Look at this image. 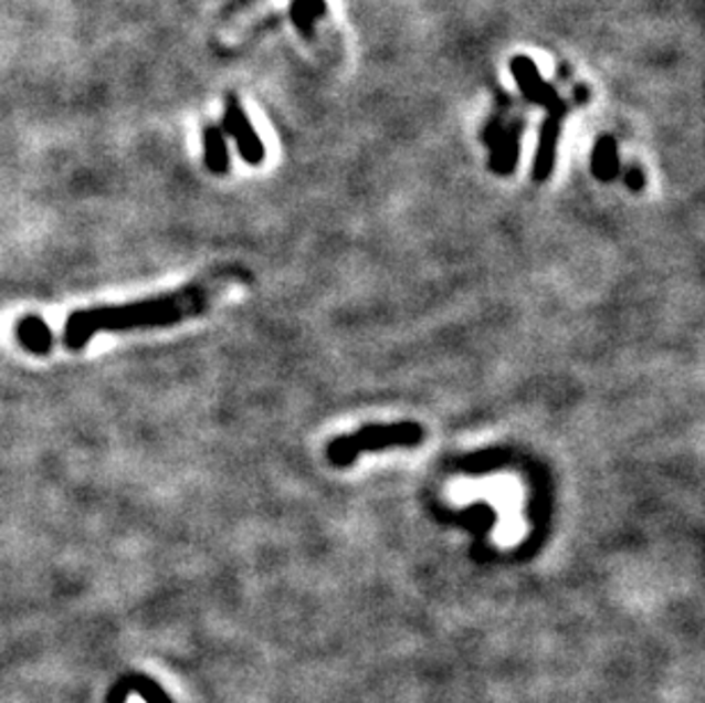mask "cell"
Instances as JSON below:
<instances>
[{"label":"cell","instance_id":"7c38bea8","mask_svg":"<svg viewBox=\"0 0 705 703\" xmlns=\"http://www.w3.org/2000/svg\"><path fill=\"white\" fill-rule=\"evenodd\" d=\"M128 703H145V701L139 699V696H130V701H128Z\"/></svg>","mask_w":705,"mask_h":703},{"label":"cell","instance_id":"ba28073f","mask_svg":"<svg viewBox=\"0 0 705 703\" xmlns=\"http://www.w3.org/2000/svg\"><path fill=\"white\" fill-rule=\"evenodd\" d=\"M591 171L598 181L610 183L619 174V154H617V139L612 135L598 137L591 151Z\"/></svg>","mask_w":705,"mask_h":703},{"label":"cell","instance_id":"7a4b0ae2","mask_svg":"<svg viewBox=\"0 0 705 703\" xmlns=\"http://www.w3.org/2000/svg\"><path fill=\"white\" fill-rule=\"evenodd\" d=\"M425 439V430L418 423H386V426H366L357 432L338 437L329 443L327 457L334 466L355 464L364 452H383L393 448H415Z\"/></svg>","mask_w":705,"mask_h":703},{"label":"cell","instance_id":"277c9868","mask_svg":"<svg viewBox=\"0 0 705 703\" xmlns=\"http://www.w3.org/2000/svg\"><path fill=\"white\" fill-rule=\"evenodd\" d=\"M224 135H231L238 145V154L244 162L261 165L265 158V147L254 128V124L246 119L242 105L233 94H229L224 105Z\"/></svg>","mask_w":705,"mask_h":703},{"label":"cell","instance_id":"30bf717a","mask_svg":"<svg viewBox=\"0 0 705 703\" xmlns=\"http://www.w3.org/2000/svg\"><path fill=\"white\" fill-rule=\"evenodd\" d=\"M291 17H293V23L297 25V30L302 34H306V38H311L317 12L311 8L308 0H295L293 8H291Z\"/></svg>","mask_w":705,"mask_h":703},{"label":"cell","instance_id":"6da1fadb","mask_svg":"<svg viewBox=\"0 0 705 703\" xmlns=\"http://www.w3.org/2000/svg\"><path fill=\"white\" fill-rule=\"evenodd\" d=\"M213 293L215 288L213 281H210V284H190L181 291L156 295L143 302L74 311L64 323L62 343L69 349H83L101 332L169 327L199 315L208 306Z\"/></svg>","mask_w":705,"mask_h":703},{"label":"cell","instance_id":"5b68a950","mask_svg":"<svg viewBox=\"0 0 705 703\" xmlns=\"http://www.w3.org/2000/svg\"><path fill=\"white\" fill-rule=\"evenodd\" d=\"M564 115H567V105L564 101L557 105V108L548 111V117L544 119L541 128H539V145H537V154H535V165H533V179L537 183L546 181L548 176L553 174L555 167V156H557V145L561 137V124H564Z\"/></svg>","mask_w":705,"mask_h":703},{"label":"cell","instance_id":"9c48e42d","mask_svg":"<svg viewBox=\"0 0 705 703\" xmlns=\"http://www.w3.org/2000/svg\"><path fill=\"white\" fill-rule=\"evenodd\" d=\"M203 160L213 174H224L229 169V147L227 135L220 126H206L203 130Z\"/></svg>","mask_w":705,"mask_h":703},{"label":"cell","instance_id":"52a82bcc","mask_svg":"<svg viewBox=\"0 0 705 703\" xmlns=\"http://www.w3.org/2000/svg\"><path fill=\"white\" fill-rule=\"evenodd\" d=\"M17 338L19 343L32 352V355H49L53 347V329L40 315H25L17 323Z\"/></svg>","mask_w":705,"mask_h":703},{"label":"cell","instance_id":"3957f363","mask_svg":"<svg viewBox=\"0 0 705 703\" xmlns=\"http://www.w3.org/2000/svg\"><path fill=\"white\" fill-rule=\"evenodd\" d=\"M484 143L491 147V169L505 176L512 174L518 162L520 149V122L505 124L501 117L493 119L484 130Z\"/></svg>","mask_w":705,"mask_h":703},{"label":"cell","instance_id":"8992f818","mask_svg":"<svg viewBox=\"0 0 705 703\" xmlns=\"http://www.w3.org/2000/svg\"><path fill=\"white\" fill-rule=\"evenodd\" d=\"M512 74L516 78V85L518 90L523 92V96L527 101H533L535 105H544V108L553 111L557 108V105L561 103V98L557 96V92L553 90L550 83H546L539 72H537V64L525 57V55H516L512 60Z\"/></svg>","mask_w":705,"mask_h":703},{"label":"cell","instance_id":"8fae6325","mask_svg":"<svg viewBox=\"0 0 705 703\" xmlns=\"http://www.w3.org/2000/svg\"><path fill=\"white\" fill-rule=\"evenodd\" d=\"M625 186L634 192H640L644 186H646V174L640 165H630L625 169Z\"/></svg>","mask_w":705,"mask_h":703}]
</instances>
